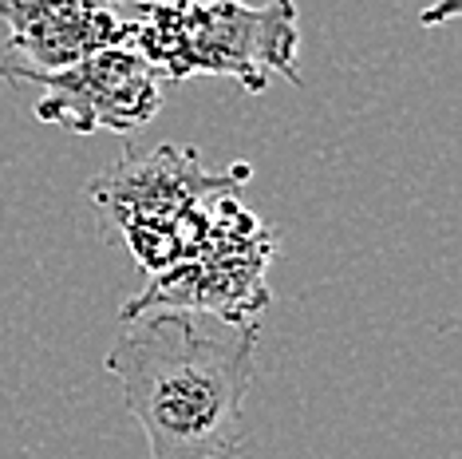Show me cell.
Here are the masks:
<instances>
[{
    "instance_id": "cell-2",
    "label": "cell",
    "mask_w": 462,
    "mask_h": 459,
    "mask_svg": "<svg viewBox=\"0 0 462 459\" xmlns=\"http://www.w3.org/2000/svg\"><path fill=\"white\" fill-rule=\"evenodd\" d=\"M127 48L166 83L226 76L261 96L273 76L300 83V16L292 0H119Z\"/></svg>"
},
{
    "instance_id": "cell-3",
    "label": "cell",
    "mask_w": 462,
    "mask_h": 459,
    "mask_svg": "<svg viewBox=\"0 0 462 459\" xmlns=\"http://www.w3.org/2000/svg\"><path fill=\"white\" fill-rule=\"evenodd\" d=\"M249 179V163L209 171L194 147L159 143L151 151L127 147L119 163L91 179L88 198L107 214L134 266L154 277L202 246L222 198L241 194Z\"/></svg>"
},
{
    "instance_id": "cell-5",
    "label": "cell",
    "mask_w": 462,
    "mask_h": 459,
    "mask_svg": "<svg viewBox=\"0 0 462 459\" xmlns=\"http://www.w3.org/2000/svg\"><path fill=\"white\" fill-rule=\"evenodd\" d=\"M0 83H32L36 119L71 135L139 131L162 108V76L134 48H103L71 68L40 71L0 56Z\"/></svg>"
},
{
    "instance_id": "cell-7",
    "label": "cell",
    "mask_w": 462,
    "mask_h": 459,
    "mask_svg": "<svg viewBox=\"0 0 462 459\" xmlns=\"http://www.w3.org/2000/svg\"><path fill=\"white\" fill-rule=\"evenodd\" d=\"M455 13H458V0H435V8L423 13V24H443V20Z\"/></svg>"
},
{
    "instance_id": "cell-4",
    "label": "cell",
    "mask_w": 462,
    "mask_h": 459,
    "mask_svg": "<svg viewBox=\"0 0 462 459\" xmlns=\"http://www.w3.org/2000/svg\"><path fill=\"white\" fill-rule=\"evenodd\" d=\"M277 258V230L265 226L241 198H222L217 218L182 262L154 274L127 305L119 321L151 309L209 313L222 321H257L269 309V266Z\"/></svg>"
},
{
    "instance_id": "cell-6",
    "label": "cell",
    "mask_w": 462,
    "mask_h": 459,
    "mask_svg": "<svg viewBox=\"0 0 462 459\" xmlns=\"http://www.w3.org/2000/svg\"><path fill=\"white\" fill-rule=\"evenodd\" d=\"M0 20L8 24L5 60L40 71L127 44L119 0H0Z\"/></svg>"
},
{
    "instance_id": "cell-1",
    "label": "cell",
    "mask_w": 462,
    "mask_h": 459,
    "mask_svg": "<svg viewBox=\"0 0 462 459\" xmlns=\"http://www.w3.org/2000/svg\"><path fill=\"white\" fill-rule=\"evenodd\" d=\"M257 321L151 309L119 325L107 372L139 420L151 459H237L257 380Z\"/></svg>"
}]
</instances>
